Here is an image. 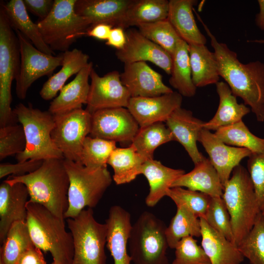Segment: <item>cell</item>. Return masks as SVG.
Listing matches in <instances>:
<instances>
[{"instance_id":"27","label":"cell","mask_w":264,"mask_h":264,"mask_svg":"<svg viewBox=\"0 0 264 264\" xmlns=\"http://www.w3.org/2000/svg\"><path fill=\"white\" fill-rule=\"evenodd\" d=\"M185 173L184 170L168 167L160 161L151 159L142 165L140 175L147 178L150 191L145 199L146 204L153 207L165 196L174 181Z\"/></svg>"},{"instance_id":"13","label":"cell","mask_w":264,"mask_h":264,"mask_svg":"<svg viewBox=\"0 0 264 264\" xmlns=\"http://www.w3.org/2000/svg\"><path fill=\"white\" fill-rule=\"evenodd\" d=\"M139 129L138 123L127 108L103 109L91 114L89 136L131 144Z\"/></svg>"},{"instance_id":"14","label":"cell","mask_w":264,"mask_h":264,"mask_svg":"<svg viewBox=\"0 0 264 264\" xmlns=\"http://www.w3.org/2000/svg\"><path fill=\"white\" fill-rule=\"evenodd\" d=\"M90 79V89L85 110L91 114L103 109L127 108L131 96L123 85L118 71H110L100 76L93 68Z\"/></svg>"},{"instance_id":"7","label":"cell","mask_w":264,"mask_h":264,"mask_svg":"<svg viewBox=\"0 0 264 264\" xmlns=\"http://www.w3.org/2000/svg\"><path fill=\"white\" fill-rule=\"evenodd\" d=\"M167 226L155 215L144 211L132 225L128 241L133 264H169Z\"/></svg>"},{"instance_id":"41","label":"cell","mask_w":264,"mask_h":264,"mask_svg":"<svg viewBox=\"0 0 264 264\" xmlns=\"http://www.w3.org/2000/svg\"><path fill=\"white\" fill-rule=\"evenodd\" d=\"M238 247L250 264H264V218L261 212L252 228Z\"/></svg>"},{"instance_id":"35","label":"cell","mask_w":264,"mask_h":264,"mask_svg":"<svg viewBox=\"0 0 264 264\" xmlns=\"http://www.w3.org/2000/svg\"><path fill=\"white\" fill-rule=\"evenodd\" d=\"M33 245L26 221L15 222L0 247V261L3 264H19L23 253Z\"/></svg>"},{"instance_id":"20","label":"cell","mask_w":264,"mask_h":264,"mask_svg":"<svg viewBox=\"0 0 264 264\" xmlns=\"http://www.w3.org/2000/svg\"><path fill=\"white\" fill-rule=\"evenodd\" d=\"M26 187L22 183L10 185L4 180L0 185V242L2 244L11 225L26 221L29 200Z\"/></svg>"},{"instance_id":"10","label":"cell","mask_w":264,"mask_h":264,"mask_svg":"<svg viewBox=\"0 0 264 264\" xmlns=\"http://www.w3.org/2000/svg\"><path fill=\"white\" fill-rule=\"evenodd\" d=\"M66 220L73 240L72 264H106V223L98 222L91 208L85 209L76 217Z\"/></svg>"},{"instance_id":"54","label":"cell","mask_w":264,"mask_h":264,"mask_svg":"<svg viewBox=\"0 0 264 264\" xmlns=\"http://www.w3.org/2000/svg\"><path fill=\"white\" fill-rule=\"evenodd\" d=\"M261 214L263 216V217L264 218V207L261 211Z\"/></svg>"},{"instance_id":"38","label":"cell","mask_w":264,"mask_h":264,"mask_svg":"<svg viewBox=\"0 0 264 264\" xmlns=\"http://www.w3.org/2000/svg\"><path fill=\"white\" fill-rule=\"evenodd\" d=\"M214 133L226 145L246 148L252 154L264 152V138L253 134L242 120L221 127Z\"/></svg>"},{"instance_id":"26","label":"cell","mask_w":264,"mask_h":264,"mask_svg":"<svg viewBox=\"0 0 264 264\" xmlns=\"http://www.w3.org/2000/svg\"><path fill=\"white\" fill-rule=\"evenodd\" d=\"M196 0H170L167 20L180 38L188 44H204L205 36L200 32L196 23L193 6Z\"/></svg>"},{"instance_id":"2","label":"cell","mask_w":264,"mask_h":264,"mask_svg":"<svg viewBox=\"0 0 264 264\" xmlns=\"http://www.w3.org/2000/svg\"><path fill=\"white\" fill-rule=\"evenodd\" d=\"M64 159L44 160L35 171L23 176L10 175L5 181L10 185L23 184L28 192L29 202L40 204L56 217L65 220L68 206L69 180Z\"/></svg>"},{"instance_id":"53","label":"cell","mask_w":264,"mask_h":264,"mask_svg":"<svg viewBox=\"0 0 264 264\" xmlns=\"http://www.w3.org/2000/svg\"><path fill=\"white\" fill-rule=\"evenodd\" d=\"M248 42L256 43L259 44H264V40H256L254 41H248Z\"/></svg>"},{"instance_id":"3","label":"cell","mask_w":264,"mask_h":264,"mask_svg":"<svg viewBox=\"0 0 264 264\" xmlns=\"http://www.w3.org/2000/svg\"><path fill=\"white\" fill-rule=\"evenodd\" d=\"M26 223L34 245L46 253L50 252L51 264H72L73 240L61 219L44 206L28 201Z\"/></svg>"},{"instance_id":"36","label":"cell","mask_w":264,"mask_h":264,"mask_svg":"<svg viewBox=\"0 0 264 264\" xmlns=\"http://www.w3.org/2000/svg\"><path fill=\"white\" fill-rule=\"evenodd\" d=\"M176 208V213L166 229L168 246L172 249H175L178 242L185 237L201 236L200 218L183 205Z\"/></svg>"},{"instance_id":"6","label":"cell","mask_w":264,"mask_h":264,"mask_svg":"<svg viewBox=\"0 0 264 264\" xmlns=\"http://www.w3.org/2000/svg\"><path fill=\"white\" fill-rule=\"evenodd\" d=\"M64 163L69 180L66 219L76 217L86 207L95 208L112 179L107 168H90L66 159Z\"/></svg>"},{"instance_id":"33","label":"cell","mask_w":264,"mask_h":264,"mask_svg":"<svg viewBox=\"0 0 264 264\" xmlns=\"http://www.w3.org/2000/svg\"><path fill=\"white\" fill-rule=\"evenodd\" d=\"M172 58V66L169 81L170 84L182 96H194L197 88L192 80L188 44L180 40Z\"/></svg>"},{"instance_id":"46","label":"cell","mask_w":264,"mask_h":264,"mask_svg":"<svg viewBox=\"0 0 264 264\" xmlns=\"http://www.w3.org/2000/svg\"><path fill=\"white\" fill-rule=\"evenodd\" d=\"M247 167L261 211L264 207V152L251 154Z\"/></svg>"},{"instance_id":"19","label":"cell","mask_w":264,"mask_h":264,"mask_svg":"<svg viewBox=\"0 0 264 264\" xmlns=\"http://www.w3.org/2000/svg\"><path fill=\"white\" fill-rule=\"evenodd\" d=\"M107 226L106 246L114 264H131L128 243L132 224L129 212L119 205L111 206L106 220Z\"/></svg>"},{"instance_id":"5","label":"cell","mask_w":264,"mask_h":264,"mask_svg":"<svg viewBox=\"0 0 264 264\" xmlns=\"http://www.w3.org/2000/svg\"><path fill=\"white\" fill-rule=\"evenodd\" d=\"M13 112L23 128L26 140L25 150L16 155L18 162L64 158L51 138V133L55 125L53 114L48 110L34 108L30 103L28 106L20 103Z\"/></svg>"},{"instance_id":"45","label":"cell","mask_w":264,"mask_h":264,"mask_svg":"<svg viewBox=\"0 0 264 264\" xmlns=\"http://www.w3.org/2000/svg\"><path fill=\"white\" fill-rule=\"evenodd\" d=\"M194 237L182 239L175 248V258L172 264H211L201 246Z\"/></svg>"},{"instance_id":"50","label":"cell","mask_w":264,"mask_h":264,"mask_svg":"<svg viewBox=\"0 0 264 264\" xmlns=\"http://www.w3.org/2000/svg\"><path fill=\"white\" fill-rule=\"evenodd\" d=\"M126 43L124 29L120 27H113L105 44L115 47L116 50L122 49Z\"/></svg>"},{"instance_id":"44","label":"cell","mask_w":264,"mask_h":264,"mask_svg":"<svg viewBox=\"0 0 264 264\" xmlns=\"http://www.w3.org/2000/svg\"><path fill=\"white\" fill-rule=\"evenodd\" d=\"M26 146L23 128L15 124L0 128V160L22 152Z\"/></svg>"},{"instance_id":"51","label":"cell","mask_w":264,"mask_h":264,"mask_svg":"<svg viewBox=\"0 0 264 264\" xmlns=\"http://www.w3.org/2000/svg\"><path fill=\"white\" fill-rule=\"evenodd\" d=\"M113 27L105 23H100L90 27L84 36L91 37L100 40H107Z\"/></svg>"},{"instance_id":"9","label":"cell","mask_w":264,"mask_h":264,"mask_svg":"<svg viewBox=\"0 0 264 264\" xmlns=\"http://www.w3.org/2000/svg\"><path fill=\"white\" fill-rule=\"evenodd\" d=\"M0 5V128L17 124L11 109V86L17 78L21 57L18 38Z\"/></svg>"},{"instance_id":"17","label":"cell","mask_w":264,"mask_h":264,"mask_svg":"<svg viewBox=\"0 0 264 264\" xmlns=\"http://www.w3.org/2000/svg\"><path fill=\"white\" fill-rule=\"evenodd\" d=\"M198 141L204 147L224 187L234 169L252 154L248 149L226 145L214 133L205 129L200 132Z\"/></svg>"},{"instance_id":"42","label":"cell","mask_w":264,"mask_h":264,"mask_svg":"<svg viewBox=\"0 0 264 264\" xmlns=\"http://www.w3.org/2000/svg\"><path fill=\"white\" fill-rule=\"evenodd\" d=\"M166 196L169 197L176 206L183 205L199 218H204L211 198L210 196L183 187L170 188Z\"/></svg>"},{"instance_id":"37","label":"cell","mask_w":264,"mask_h":264,"mask_svg":"<svg viewBox=\"0 0 264 264\" xmlns=\"http://www.w3.org/2000/svg\"><path fill=\"white\" fill-rule=\"evenodd\" d=\"M174 140L173 133L163 122L140 128L131 144L146 160L153 159L154 150L159 146Z\"/></svg>"},{"instance_id":"28","label":"cell","mask_w":264,"mask_h":264,"mask_svg":"<svg viewBox=\"0 0 264 264\" xmlns=\"http://www.w3.org/2000/svg\"><path fill=\"white\" fill-rule=\"evenodd\" d=\"M216 85L219 97L218 108L213 117L203 125L204 129L210 131L242 120L250 111L244 104L238 102L237 97L226 83L219 81Z\"/></svg>"},{"instance_id":"4","label":"cell","mask_w":264,"mask_h":264,"mask_svg":"<svg viewBox=\"0 0 264 264\" xmlns=\"http://www.w3.org/2000/svg\"><path fill=\"white\" fill-rule=\"evenodd\" d=\"M230 215L234 242L238 245L252 228L261 213L247 170L240 164L232 171L221 196Z\"/></svg>"},{"instance_id":"22","label":"cell","mask_w":264,"mask_h":264,"mask_svg":"<svg viewBox=\"0 0 264 264\" xmlns=\"http://www.w3.org/2000/svg\"><path fill=\"white\" fill-rule=\"evenodd\" d=\"M132 0H76L75 11L86 19L91 26L105 23L120 27ZM90 26V27H91Z\"/></svg>"},{"instance_id":"15","label":"cell","mask_w":264,"mask_h":264,"mask_svg":"<svg viewBox=\"0 0 264 264\" xmlns=\"http://www.w3.org/2000/svg\"><path fill=\"white\" fill-rule=\"evenodd\" d=\"M126 43L116 50L117 58L124 64L137 62H150L166 73L171 74L172 56L161 46L143 36L138 30L129 28L125 31Z\"/></svg>"},{"instance_id":"16","label":"cell","mask_w":264,"mask_h":264,"mask_svg":"<svg viewBox=\"0 0 264 264\" xmlns=\"http://www.w3.org/2000/svg\"><path fill=\"white\" fill-rule=\"evenodd\" d=\"M182 102V96L173 91L154 97H131L127 108L142 128L166 122L173 112L181 107Z\"/></svg>"},{"instance_id":"25","label":"cell","mask_w":264,"mask_h":264,"mask_svg":"<svg viewBox=\"0 0 264 264\" xmlns=\"http://www.w3.org/2000/svg\"><path fill=\"white\" fill-rule=\"evenodd\" d=\"M180 187L207 194L221 197L224 187L210 159L204 156L190 172L185 173L172 183V187Z\"/></svg>"},{"instance_id":"39","label":"cell","mask_w":264,"mask_h":264,"mask_svg":"<svg viewBox=\"0 0 264 264\" xmlns=\"http://www.w3.org/2000/svg\"><path fill=\"white\" fill-rule=\"evenodd\" d=\"M116 148L114 141L88 136L83 144L80 164L93 169L107 168L108 159Z\"/></svg>"},{"instance_id":"29","label":"cell","mask_w":264,"mask_h":264,"mask_svg":"<svg viewBox=\"0 0 264 264\" xmlns=\"http://www.w3.org/2000/svg\"><path fill=\"white\" fill-rule=\"evenodd\" d=\"M9 22L15 30H18L39 50L45 54H56L44 42L37 23L29 17L23 0H10L6 3L0 2Z\"/></svg>"},{"instance_id":"11","label":"cell","mask_w":264,"mask_h":264,"mask_svg":"<svg viewBox=\"0 0 264 264\" xmlns=\"http://www.w3.org/2000/svg\"><path fill=\"white\" fill-rule=\"evenodd\" d=\"M53 115L54 143L65 159L80 163L83 144L91 130V114L82 108Z\"/></svg>"},{"instance_id":"31","label":"cell","mask_w":264,"mask_h":264,"mask_svg":"<svg viewBox=\"0 0 264 264\" xmlns=\"http://www.w3.org/2000/svg\"><path fill=\"white\" fill-rule=\"evenodd\" d=\"M188 45L192 78L195 86L201 88L216 84L220 76L214 52L210 51L204 44Z\"/></svg>"},{"instance_id":"55","label":"cell","mask_w":264,"mask_h":264,"mask_svg":"<svg viewBox=\"0 0 264 264\" xmlns=\"http://www.w3.org/2000/svg\"><path fill=\"white\" fill-rule=\"evenodd\" d=\"M0 264H3V263L1 261H0Z\"/></svg>"},{"instance_id":"24","label":"cell","mask_w":264,"mask_h":264,"mask_svg":"<svg viewBox=\"0 0 264 264\" xmlns=\"http://www.w3.org/2000/svg\"><path fill=\"white\" fill-rule=\"evenodd\" d=\"M201 247L211 264H241L244 258L238 245L212 228L200 218Z\"/></svg>"},{"instance_id":"18","label":"cell","mask_w":264,"mask_h":264,"mask_svg":"<svg viewBox=\"0 0 264 264\" xmlns=\"http://www.w3.org/2000/svg\"><path fill=\"white\" fill-rule=\"evenodd\" d=\"M120 79L131 97H154L173 91L163 83L162 76L144 62L124 64Z\"/></svg>"},{"instance_id":"21","label":"cell","mask_w":264,"mask_h":264,"mask_svg":"<svg viewBox=\"0 0 264 264\" xmlns=\"http://www.w3.org/2000/svg\"><path fill=\"white\" fill-rule=\"evenodd\" d=\"M165 122L174 140L182 145L194 164L200 162L204 156L198 150L197 142L205 122L194 116L191 110L180 107L173 112Z\"/></svg>"},{"instance_id":"48","label":"cell","mask_w":264,"mask_h":264,"mask_svg":"<svg viewBox=\"0 0 264 264\" xmlns=\"http://www.w3.org/2000/svg\"><path fill=\"white\" fill-rule=\"evenodd\" d=\"M28 11L38 17L41 20L45 19L50 13L54 3L52 0H23Z\"/></svg>"},{"instance_id":"47","label":"cell","mask_w":264,"mask_h":264,"mask_svg":"<svg viewBox=\"0 0 264 264\" xmlns=\"http://www.w3.org/2000/svg\"><path fill=\"white\" fill-rule=\"evenodd\" d=\"M44 160L29 159L16 164L1 163L0 164V178L8 175L20 176L32 173L39 169Z\"/></svg>"},{"instance_id":"8","label":"cell","mask_w":264,"mask_h":264,"mask_svg":"<svg viewBox=\"0 0 264 264\" xmlns=\"http://www.w3.org/2000/svg\"><path fill=\"white\" fill-rule=\"evenodd\" d=\"M76 0H54L49 15L37 23L44 43L53 50L65 52L91 26L75 11Z\"/></svg>"},{"instance_id":"23","label":"cell","mask_w":264,"mask_h":264,"mask_svg":"<svg viewBox=\"0 0 264 264\" xmlns=\"http://www.w3.org/2000/svg\"><path fill=\"white\" fill-rule=\"evenodd\" d=\"M92 62L84 67L68 84L65 85L59 94L50 103L48 111L53 114L63 113L82 108L87 104L90 89L88 80Z\"/></svg>"},{"instance_id":"12","label":"cell","mask_w":264,"mask_h":264,"mask_svg":"<svg viewBox=\"0 0 264 264\" xmlns=\"http://www.w3.org/2000/svg\"><path fill=\"white\" fill-rule=\"evenodd\" d=\"M20 47L21 64L19 75L16 80L17 96L23 100L32 84L39 78L52 75L53 71L62 65L64 56L50 55L38 49L22 34L14 30Z\"/></svg>"},{"instance_id":"49","label":"cell","mask_w":264,"mask_h":264,"mask_svg":"<svg viewBox=\"0 0 264 264\" xmlns=\"http://www.w3.org/2000/svg\"><path fill=\"white\" fill-rule=\"evenodd\" d=\"M19 264H47L43 251L34 245L28 248L21 257Z\"/></svg>"},{"instance_id":"1","label":"cell","mask_w":264,"mask_h":264,"mask_svg":"<svg viewBox=\"0 0 264 264\" xmlns=\"http://www.w3.org/2000/svg\"><path fill=\"white\" fill-rule=\"evenodd\" d=\"M208 36L216 55L219 75L232 93L250 107L258 121H264V64L259 61L241 63L236 52L218 41L198 14L195 12Z\"/></svg>"},{"instance_id":"30","label":"cell","mask_w":264,"mask_h":264,"mask_svg":"<svg viewBox=\"0 0 264 264\" xmlns=\"http://www.w3.org/2000/svg\"><path fill=\"white\" fill-rule=\"evenodd\" d=\"M63 55L64 59L61 68L49 77L40 91L41 97L44 100L55 98L66 81L89 63V56L77 48L63 52Z\"/></svg>"},{"instance_id":"34","label":"cell","mask_w":264,"mask_h":264,"mask_svg":"<svg viewBox=\"0 0 264 264\" xmlns=\"http://www.w3.org/2000/svg\"><path fill=\"white\" fill-rule=\"evenodd\" d=\"M146 160L131 144L127 148H116L111 154L107 164L113 169V180L117 185L129 183L140 175L141 167Z\"/></svg>"},{"instance_id":"40","label":"cell","mask_w":264,"mask_h":264,"mask_svg":"<svg viewBox=\"0 0 264 264\" xmlns=\"http://www.w3.org/2000/svg\"><path fill=\"white\" fill-rule=\"evenodd\" d=\"M145 37L173 56L178 42L182 40L167 19L137 27Z\"/></svg>"},{"instance_id":"52","label":"cell","mask_w":264,"mask_h":264,"mask_svg":"<svg viewBox=\"0 0 264 264\" xmlns=\"http://www.w3.org/2000/svg\"><path fill=\"white\" fill-rule=\"evenodd\" d=\"M260 12L256 15L255 22L257 26L264 31V0H258Z\"/></svg>"},{"instance_id":"32","label":"cell","mask_w":264,"mask_h":264,"mask_svg":"<svg viewBox=\"0 0 264 264\" xmlns=\"http://www.w3.org/2000/svg\"><path fill=\"white\" fill-rule=\"evenodd\" d=\"M169 0H132L124 17L121 27L150 23L167 19Z\"/></svg>"},{"instance_id":"43","label":"cell","mask_w":264,"mask_h":264,"mask_svg":"<svg viewBox=\"0 0 264 264\" xmlns=\"http://www.w3.org/2000/svg\"><path fill=\"white\" fill-rule=\"evenodd\" d=\"M203 219L212 228L235 243L230 215L221 197H211Z\"/></svg>"}]
</instances>
